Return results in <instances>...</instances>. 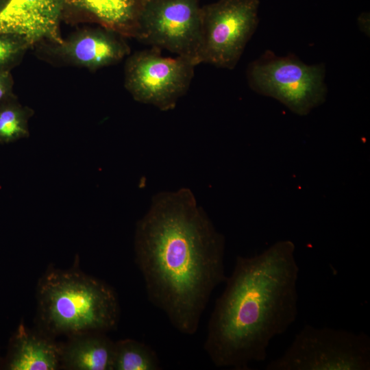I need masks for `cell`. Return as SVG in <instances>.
I'll use <instances>...</instances> for the list:
<instances>
[{
    "mask_svg": "<svg viewBox=\"0 0 370 370\" xmlns=\"http://www.w3.org/2000/svg\"><path fill=\"white\" fill-rule=\"evenodd\" d=\"M225 238L187 188L154 196L136 224L135 262L149 301L193 335L214 290L225 282Z\"/></svg>",
    "mask_w": 370,
    "mask_h": 370,
    "instance_id": "cell-1",
    "label": "cell"
},
{
    "mask_svg": "<svg viewBox=\"0 0 370 370\" xmlns=\"http://www.w3.org/2000/svg\"><path fill=\"white\" fill-rule=\"evenodd\" d=\"M295 246L280 241L253 256L236 257L216 300L204 348L217 367L249 370L265 361L271 341L298 314Z\"/></svg>",
    "mask_w": 370,
    "mask_h": 370,
    "instance_id": "cell-2",
    "label": "cell"
},
{
    "mask_svg": "<svg viewBox=\"0 0 370 370\" xmlns=\"http://www.w3.org/2000/svg\"><path fill=\"white\" fill-rule=\"evenodd\" d=\"M38 330L55 338L116 328L120 305L105 282L72 267L49 268L36 286Z\"/></svg>",
    "mask_w": 370,
    "mask_h": 370,
    "instance_id": "cell-3",
    "label": "cell"
},
{
    "mask_svg": "<svg viewBox=\"0 0 370 370\" xmlns=\"http://www.w3.org/2000/svg\"><path fill=\"white\" fill-rule=\"evenodd\" d=\"M267 370H369L370 338L330 327L306 324Z\"/></svg>",
    "mask_w": 370,
    "mask_h": 370,
    "instance_id": "cell-4",
    "label": "cell"
},
{
    "mask_svg": "<svg viewBox=\"0 0 370 370\" xmlns=\"http://www.w3.org/2000/svg\"><path fill=\"white\" fill-rule=\"evenodd\" d=\"M325 68L323 63L306 64L298 58L278 56L266 51L247 69L250 88L277 99L294 113L306 115L327 97Z\"/></svg>",
    "mask_w": 370,
    "mask_h": 370,
    "instance_id": "cell-5",
    "label": "cell"
},
{
    "mask_svg": "<svg viewBox=\"0 0 370 370\" xmlns=\"http://www.w3.org/2000/svg\"><path fill=\"white\" fill-rule=\"evenodd\" d=\"M258 0H219L201 7L196 65L233 69L258 25Z\"/></svg>",
    "mask_w": 370,
    "mask_h": 370,
    "instance_id": "cell-6",
    "label": "cell"
},
{
    "mask_svg": "<svg viewBox=\"0 0 370 370\" xmlns=\"http://www.w3.org/2000/svg\"><path fill=\"white\" fill-rule=\"evenodd\" d=\"M196 66L187 58L163 56L158 48L138 51L125 61L124 86L134 100L170 110L188 91Z\"/></svg>",
    "mask_w": 370,
    "mask_h": 370,
    "instance_id": "cell-7",
    "label": "cell"
},
{
    "mask_svg": "<svg viewBox=\"0 0 370 370\" xmlns=\"http://www.w3.org/2000/svg\"><path fill=\"white\" fill-rule=\"evenodd\" d=\"M199 0H146L135 38L194 63L201 32Z\"/></svg>",
    "mask_w": 370,
    "mask_h": 370,
    "instance_id": "cell-8",
    "label": "cell"
},
{
    "mask_svg": "<svg viewBox=\"0 0 370 370\" xmlns=\"http://www.w3.org/2000/svg\"><path fill=\"white\" fill-rule=\"evenodd\" d=\"M125 37L101 27L77 32L58 42H50L47 58L63 65L97 70L129 56Z\"/></svg>",
    "mask_w": 370,
    "mask_h": 370,
    "instance_id": "cell-9",
    "label": "cell"
},
{
    "mask_svg": "<svg viewBox=\"0 0 370 370\" xmlns=\"http://www.w3.org/2000/svg\"><path fill=\"white\" fill-rule=\"evenodd\" d=\"M61 20V0H9L0 13V34L22 36L31 46L58 42Z\"/></svg>",
    "mask_w": 370,
    "mask_h": 370,
    "instance_id": "cell-10",
    "label": "cell"
},
{
    "mask_svg": "<svg viewBox=\"0 0 370 370\" xmlns=\"http://www.w3.org/2000/svg\"><path fill=\"white\" fill-rule=\"evenodd\" d=\"M146 0H61L62 20L92 23L124 37L136 38Z\"/></svg>",
    "mask_w": 370,
    "mask_h": 370,
    "instance_id": "cell-11",
    "label": "cell"
},
{
    "mask_svg": "<svg viewBox=\"0 0 370 370\" xmlns=\"http://www.w3.org/2000/svg\"><path fill=\"white\" fill-rule=\"evenodd\" d=\"M61 344L39 330L21 323L12 336L5 362L8 370L61 369Z\"/></svg>",
    "mask_w": 370,
    "mask_h": 370,
    "instance_id": "cell-12",
    "label": "cell"
},
{
    "mask_svg": "<svg viewBox=\"0 0 370 370\" xmlns=\"http://www.w3.org/2000/svg\"><path fill=\"white\" fill-rule=\"evenodd\" d=\"M114 342L103 332L68 336L61 344V368L69 370H113Z\"/></svg>",
    "mask_w": 370,
    "mask_h": 370,
    "instance_id": "cell-13",
    "label": "cell"
},
{
    "mask_svg": "<svg viewBox=\"0 0 370 370\" xmlns=\"http://www.w3.org/2000/svg\"><path fill=\"white\" fill-rule=\"evenodd\" d=\"M160 361L147 345L135 339L114 342L113 370H159Z\"/></svg>",
    "mask_w": 370,
    "mask_h": 370,
    "instance_id": "cell-14",
    "label": "cell"
},
{
    "mask_svg": "<svg viewBox=\"0 0 370 370\" xmlns=\"http://www.w3.org/2000/svg\"><path fill=\"white\" fill-rule=\"evenodd\" d=\"M33 111L15 97L0 104V144L14 142L29 135L28 121Z\"/></svg>",
    "mask_w": 370,
    "mask_h": 370,
    "instance_id": "cell-15",
    "label": "cell"
},
{
    "mask_svg": "<svg viewBox=\"0 0 370 370\" xmlns=\"http://www.w3.org/2000/svg\"><path fill=\"white\" fill-rule=\"evenodd\" d=\"M31 45L22 36L0 34V69L11 70L17 65Z\"/></svg>",
    "mask_w": 370,
    "mask_h": 370,
    "instance_id": "cell-16",
    "label": "cell"
},
{
    "mask_svg": "<svg viewBox=\"0 0 370 370\" xmlns=\"http://www.w3.org/2000/svg\"><path fill=\"white\" fill-rule=\"evenodd\" d=\"M13 86L14 79L11 70L0 69V104L16 97Z\"/></svg>",
    "mask_w": 370,
    "mask_h": 370,
    "instance_id": "cell-17",
    "label": "cell"
},
{
    "mask_svg": "<svg viewBox=\"0 0 370 370\" xmlns=\"http://www.w3.org/2000/svg\"><path fill=\"white\" fill-rule=\"evenodd\" d=\"M9 0H0V13L5 7Z\"/></svg>",
    "mask_w": 370,
    "mask_h": 370,
    "instance_id": "cell-18",
    "label": "cell"
}]
</instances>
